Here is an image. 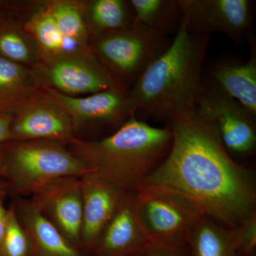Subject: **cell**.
<instances>
[{
    "label": "cell",
    "mask_w": 256,
    "mask_h": 256,
    "mask_svg": "<svg viewBox=\"0 0 256 256\" xmlns=\"http://www.w3.org/2000/svg\"><path fill=\"white\" fill-rule=\"evenodd\" d=\"M2 144H0V148H1ZM0 182H1V181H0Z\"/></svg>",
    "instance_id": "cell-30"
},
{
    "label": "cell",
    "mask_w": 256,
    "mask_h": 256,
    "mask_svg": "<svg viewBox=\"0 0 256 256\" xmlns=\"http://www.w3.org/2000/svg\"><path fill=\"white\" fill-rule=\"evenodd\" d=\"M12 203L18 222L31 242L34 256H88L64 238L31 200L14 196Z\"/></svg>",
    "instance_id": "cell-16"
},
{
    "label": "cell",
    "mask_w": 256,
    "mask_h": 256,
    "mask_svg": "<svg viewBox=\"0 0 256 256\" xmlns=\"http://www.w3.org/2000/svg\"><path fill=\"white\" fill-rule=\"evenodd\" d=\"M6 196H8V193L5 190L4 184L1 182H0V244L4 234L6 214H8V208L4 206V200Z\"/></svg>",
    "instance_id": "cell-27"
},
{
    "label": "cell",
    "mask_w": 256,
    "mask_h": 256,
    "mask_svg": "<svg viewBox=\"0 0 256 256\" xmlns=\"http://www.w3.org/2000/svg\"><path fill=\"white\" fill-rule=\"evenodd\" d=\"M168 36L133 24L120 31L92 38L96 60L128 88L170 46Z\"/></svg>",
    "instance_id": "cell-6"
},
{
    "label": "cell",
    "mask_w": 256,
    "mask_h": 256,
    "mask_svg": "<svg viewBox=\"0 0 256 256\" xmlns=\"http://www.w3.org/2000/svg\"><path fill=\"white\" fill-rule=\"evenodd\" d=\"M23 24L40 48L42 63L52 62L72 52H82L64 38L46 8V1L33 4Z\"/></svg>",
    "instance_id": "cell-19"
},
{
    "label": "cell",
    "mask_w": 256,
    "mask_h": 256,
    "mask_svg": "<svg viewBox=\"0 0 256 256\" xmlns=\"http://www.w3.org/2000/svg\"><path fill=\"white\" fill-rule=\"evenodd\" d=\"M210 38L190 32L183 16L168 50L130 88L137 118L166 122L178 112L195 108Z\"/></svg>",
    "instance_id": "cell-2"
},
{
    "label": "cell",
    "mask_w": 256,
    "mask_h": 256,
    "mask_svg": "<svg viewBox=\"0 0 256 256\" xmlns=\"http://www.w3.org/2000/svg\"><path fill=\"white\" fill-rule=\"evenodd\" d=\"M244 256L242 255V254H239V252H238V254H237V256Z\"/></svg>",
    "instance_id": "cell-29"
},
{
    "label": "cell",
    "mask_w": 256,
    "mask_h": 256,
    "mask_svg": "<svg viewBox=\"0 0 256 256\" xmlns=\"http://www.w3.org/2000/svg\"><path fill=\"white\" fill-rule=\"evenodd\" d=\"M84 1L77 0L46 1V8L64 38L82 52L92 53L90 35L84 18Z\"/></svg>",
    "instance_id": "cell-23"
},
{
    "label": "cell",
    "mask_w": 256,
    "mask_h": 256,
    "mask_svg": "<svg viewBox=\"0 0 256 256\" xmlns=\"http://www.w3.org/2000/svg\"><path fill=\"white\" fill-rule=\"evenodd\" d=\"M248 41L252 54L247 62L220 60L208 72V80L229 97L256 116V41L252 33Z\"/></svg>",
    "instance_id": "cell-15"
},
{
    "label": "cell",
    "mask_w": 256,
    "mask_h": 256,
    "mask_svg": "<svg viewBox=\"0 0 256 256\" xmlns=\"http://www.w3.org/2000/svg\"><path fill=\"white\" fill-rule=\"evenodd\" d=\"M12 119L13 116L11 114H0V144L10 140Z\"/></svg>",
    "instance_id": "cell-28"
},
{
    "label": "cell",
    "mask_w": 256,
    "mask_h": 256,
    "mask_svg": "<svg viewBox=\"0 0 256 256\" xmlns=\"http://www.w3.org/2000/svg\"><path fill=\"white\" fill-rule=\"evenodd\" d=\"M168 127H152L133 116L110 136L95 141L74 138L70 152L121 191L134 192L158 168L172 144Z\"/></svg>",
    "instance_id": "cell-3"
},
{
    "label": "cell",
    "mask_w": 256,
    "mask_h": 256,
    "mask_svg": "<svg viewBox=\"0 0 256 256\" xmlns=\"http://www.w3.org/2000/svg\"><path fill=\"white\" fill-rule=\"evenodd\" d=\"M74 132L68 114L44 90L31 105L13 116L9 141L50 140L67 146L75 138Z\"/></svg>",
    "instance_id": "cell-12"
},
{
    "label": "cell",
    "mask_w": 256,
    "mask_h": 256,
    "mask_svg": "<svg viewBox=\"0 0 256 256\" xmlns=\"http://www.w3.org/2000/svg\"><path fill=\"white\" fill-rule=\"evenodd\" d=\"M32 70L42 87L70 97H82L110 89L129 92V88L92 53L72 52L52 62L41 63Z\"/></svg>",
    "instance_id": "cell-7"
},
{
    "label": "cell",
    "mask_w": 256,
    "mask_h": 256,
    "mask_svg": "<svg viewBox=\"0 0 256 256\" xmlns=\"http://www.w3.org/2000/svg\"><path fill=\"white\" fill-rule=\"evenodd\" d=\"M144 256H190L188 248H169L152 244L148 247Z\"/></svg>",
    "instance_id": "cell-26"
},
{
    "label": "cell",
    "mask_w": 256,
    "mask_h": 256,
    "mask_svg": "<svg viewBox=\"0 0 256 256\" xmlns=\"http://www.w3.org/2000/svg\"><path fill=\"white\" fill-rule=\"evenodd\" d=\"M134 24L165 36L178 33L183 20L180 0H130Z\"/></svg>",
    "instance_id": "cell-22"
},
{
    "label": "cell",
    "mask_w": 256,
    "mask_h": 256,
    "mask_svg": "<svg viewBox=\"0 0 256 256\" xmlns=\"http://www.w3.org/2000/svg\"><path fill=\"white\" fill-rule=\"evenodd\" d=\"M134 194L138 215L151 242L175 248L188 247L192 232L206 216L196 202L154 184H142Z\"/></svg>",
    "instance_id": "cell-5"
},
{
    "label": "cell",
    "mask_w": 256,
    "mask_h": 256,
    "mask_svg": "<svg viewBox=\"0 0 256 256\" xmlns=\"http://www.w3.org/2000/svg\"><path fill=\"white\" fill-rule=\"evenodd\" d=\"M84 18L92 40L129 28L134 12L129 1L92 0L84 1Z\"/></svg>",
    "instance_id": "cell-20"
},
{
    "label": "cell",
    "mask_w": 256,
    "mask_h": 256,
    "mask_svg": "<svg viewBox=\"0 0 256 256\" xmlns=\"http://www.w3.org/2000/svg\"><path fill=\"white\" fill-rule=\"evenodd\" d=\"M172 144L163 162L144 183L181 192L210 220L228 228L256 213L254 174L230 156L215 130L195 108L166 121Z\"/></svg>",
    "instance_id": "cell-1"
},
{
    "label": "cell",
    "mask_w": 256,
    "mask_h": 256,
    "mask_svg": "<svg viewBox=\"0 0 256 256\" xmlns=\"http://www.w3.org/2000/svg\"><path fill=\"white\" fill-rule=\"evenodd\" d=\"M22 18L14 3L0 2V57L34 68L42 63L41 53Z\"/></svg>",
    "instance_id": "cell-18"
},
{
    "label": "cell",
    "mask_w": 256,
    "mask_h": 256,
    "mask_svg": "<svg viewBox=\"0 0 256 256\" xmlns=\"http://www.w3.org/2000/svg\"><path fill=\"white\" fill-rule=\"evenodd\" d=\"M188 248L190 256H236L237 227L226 228L205 216L190 235Z\"/></svg>",
    "instance_id": "cell-21"
},
{
    "label": "cell",
    "mask_w": 256,
    "mask_h": 256,
    "mask_svg": "<svg viewBox=\"0 0 256 256\" xmlns=\"http://www.w3.org/2000/svg\"><path fill=\"white\" fill-rule=\"evenodd\" d=\"M80 178L66 176L52 180L32 192L30 200L64 238L82 250V197Z\"/></svg>",
    "instance_id": "cell-11"
},
{
    "label": "cell",
    "mask_w": 256,
    "mask_h": 256,
    "mask_svg": "<svg viewBox=\"0 0 256 256\" xmlns=\"http://www.w3.org/2000/svg\"><path fill=\"white\" fill-rule=\"evenodd\" d=\"M238 252L244 256H255L256 252V213L248 217L237 227Z\"/></svg>",
    "instance_id": "cell-25"
},
{
    "label": "cell",
    "mask_w": 256,
    "mask_h": 256,
    "mask_svg": "<svg viewBox=\"0 0 256 256\" xmlns=\"http://www.w3.org/2000/svg\"><path fill=\"white\" fill-rule=\"evenodd\" d=\"M195 111L215 130L229 154L244 156L254 151L256 116L220 92L207 78H203V88L197 98Z\"/></svg>",
    "instance_id": "cell-8"
},
{
    "label": "cell",
    "mask_w": 256,
    "mask_h": 256,
    "mask_svg": "<svg viewBox=\"0 0 256 256\" xmlns=\"http://www.w3.org/2000/svg\"><path fill=\"white\" fill-rule=\"evenodd\" d=\"M180 4L192 33L224 34L237 45L254 33V2L250 0H180Z\"/></svg>",
    "instance_id": "cell-9"
},
{
    "label": "cell",
    "mask_w": 256,
    "mask_h": 256,
    "mask_svg": "<svg viewBox=\"0 0 256 256\" xmlns=\"http://www.w3.org/2000/svg\"><path fill=\"white\" fill-rule=\"evenodd\" d=\"M80 178L82 197L80 242L82 252L90 256L101 234L127 193L94 171L82 175Z\"/></svg>",
    "instance_id": "cell-13"
},
{
    "label": "cell",
    "mask_w": 256,
    "mask_h": 256,
    "mask_svg": "<svg viewBox=\"0 0 256 256\" xmlns=\"http://www.w3.org/2000/svg\"><path fill=\"white\" fill-rule=\"evenodd\" d=\"M43 92L32 68L0 57V114L16 116Z\"/></svg>",
    "instance_id": "cell-17"
},
{
    "label": "cell",
    "mask_w": 256,
    "mask_h": 256,
    "mask_svg": "<svg viewBox=\"0 0 256 256\" xmlns=\"http://www.w3.org/2000/svg\"><path fill=\"white\" fill-rule=\"evenodd\" d=\"M152 244L138 215L134 192L127 193L90 256H144Z\"/></svg>",
    "instance_id": "cell-14"
},
{
    "label": "cell",
    "mask_w": 256,
    "mask_h": 256,
    "mask_svg": "<svg viewBox=\"0 0 256 256\" xmlns=\"http://www.w3.org/2000/svg\"><path fill=\"white\" fill-rule=\"evenodd\" d=\"M92 171L64 143L6 141L0 148V181L12 197L31 194L37 188L56 178H82Z\"/></svg>",
    "instance_id": "cell-4"
},
{
    "label": "cell",
    "mask_w": 256,
    "mask_h": 256,
    "mask_svg": "<svg viewBox=\"0 0 256 256\" xmlns=\"http://www.w3.org/2000/svg\"><path fill=\"white\" fill-rule=\"evenodd\" d=\"M0 256H34L31 242L18 222L12 202L8 208Z\"/></svg>",
    "instance_id": "cell-24"
},
{
    "label": "cell",
    "mask_w": 256,
    "mask_h": 256,
    "mask_svg": "<svg viewBox=\"0 0 256 256\" xmlns=\"http://www.w3.org/2000/svg\"><path fill=\"white\" fill-rule=\"evenodd\" d=\"M44 90L64 109L77 130L84 126L117 130L134 116V106L129 92L107 90L82 97H70L52 88Z\"/></svg>",
    "instance_id": "cell-10"
}]
</instances>
